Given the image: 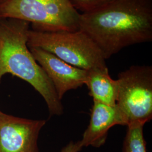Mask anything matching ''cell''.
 Instances as JSON below:
<instances>
[{
    "instance_id": "cell-4",
    "label": "cell",
    "mask_w": 152,
    "mask_h": 152,
    "mask_svg": "<svg viewBox=\"0 0 152 152\" xmlns=\"http://www.w3.org/2000/svg\"><path fill=\"white\" fill-rule=\"evenodd\" d=\"M80 16L68 0H0V19L28 22L33 30L77 31Z\"/></svg>"
},
{
    "instance_id": "cell-1",
    "label": "cell",
    "mask_w": 152,
    "mask_h": 152,
    "mask_svg": "<svg viewBox=\"0 0 152 152\" xmlns=\"http://www.w3.org/2000/svg\"><path fill=\"white\" fill-rule=\"evenodd\" d=\"M79 30L97 45L105 60L126 47L152 41V0H114L80 14Z\"/></svg>"
},
{
    "instance_id": "cell-12",
    "label": "cell",
    "mask_w": 152,
    "mask_h": 152,
    "mask_svg": "<svg viewBox=\"0 0 152 152\" xmlns=\"http://www.w3.org/2000/svg\"><path fill=\"white\" fill-rule=\"evenodd\" d=\"M82 148L80 141L76 142L71 141L61 149L60 152H79L81 151Z\"/></svg>"
},
{
    "instance_id": "cell-10",
    "label": "cell",
    "mask_w": 152,
    "mask_h": 152,
    "mask_svg": "<svg viewBox=\"0 0 152 152\" xmlns=\"http://www.w3.org/2000/svg\"><path fill=\"white\" fill-rule=\"evenodd\" d=\"M144 126L142 125L127 126L122 152H147L146 142L143 134Z\"/></svg>"
},
{
    "instance_id": "cell-9",
    "label": "cell",
    "mask_w": 152,
    "mask_h": 152,
    "mask_svg": "<svg viewBox=\"0 0 152 152\" xmlns=\"http://www.w3.org/2000/svg\"><path fill=\"white\" fill-rule=\"evenodd\" d=\"M85 85L93 100L110 106L116 105L118 83L110 77L107 66L89 70Z\"/></svg>"
},
{
    "instance_id": "cell-11",
    "label": "cell",
    "mask_w": 152,
    "mask_h": 152,
    "mask_svg": "<svg viewBox=\"0 0 152 152\" xmlns=\"http://www.w3.org/2000/svg\"><path fill=\"white\" fill-rule=\"evenodd\" d=\"M76 11L87 14L107 5L114 0H68Z\"/></svg>"
},
{
    "instance_id": "cell-2",
    "label": "cell",
    "mask_w": 152,
    "mask_h": 152,
    "mask_svg": "<svg viewBox=\"0 0 152 152\" xmlns=\"http://www.w3.org/2000/svg\"><path fill=\"white\" fill-rule=\"evenodd\" d=\"M30 25L19 19H0V82L7 73L23 80L43 97L51 115H60L64 111L61 100L28 46Z\"/></svg>"
},
{
    "instance_id": "cell-5",
    "label": "cell",
    "mask_w": 152,
    "mask_h": 152,
    "mask_svg": "<svg viewBox=\"0 0 152 152\" xmlns=\"http://www.w3.org/2000/svg\"><path fill=\"white\" fill-rule=\"evenodd\" d=\"M116 107L127 127L152 118V67L132 65L120 73Z\"/></svg>"
},
{
    "instance_id": "cell-8",
    "label": "cell",
    "mask_w": 152,
    "mask_h": 152,
    "mask_svg": "<svg viewBox=\"0 0 152 152\" xmlns=\"http://www.w3.org/2000/svg\"><path fill=\"white\" fill-rule=\"evenodd\" d=\"M115 125L126 126L116 105L93 100L90 123L80 141L82 147H101L106 141L109 130Z\"/></svg>"
},
{
    "instance_id": "cell-6",
    "label": "cell",
    "mask_w": 152,
    "mask_h": 152,
    "mask_svg": "<svg viewBox=\"0 0 152 152\" xmlns=\"http://www.w3.org/2000/svg\"><path fill=\"white\" fill-rule=\"evenodd\" d=\"M46 123L0 110V152H38V135Z\"/></svg>"
},
{
    "instance_id": "cell-7",
    "label": "cell",
    "mask_w": 152,
    "mask_h": 152,
    "mask_svg": "<svg viewBox=\"0 0 152 152\" xmlns=\"http://www.w3.org/2000/svg\"><path fill=\"white\" fill-rule=\"evenodd\" d=\"M29 49L34 59L48 76L61 100L66 92L85 85L88 71L70 65L43 49Z\"/></svg>"
},
{
    "instance_id": "cell-3",
    "label": "cell",
    "mask_w": 152,
    "mask_h": 152,
    "mask_svg": "<svg viewBox=\"0 0 152 152\" xmlns=\"http://www.w3.org/2000/svg\"><path fill=\"white\" fill-rule=\"evenodd\" d=\"M28 46L43 49L70 65L87 71L107 66L97 45L80 30L43 31L30 29Z\"/></svg>"
}]
</instances>
